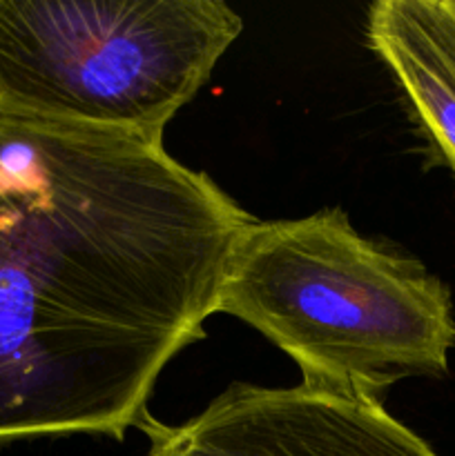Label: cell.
<instances>
[{"label": "cell", "mask_w": 455, "mask_h": 456, "mask_svg": "<svg viewBox=\"0 0 455 456\" xmlns=\"http://www.w3.org/2000/svg\"><path fill=\"white\" fill-rule=\"evenodd\" d=\"M254 221L161 136L0 107V444L141 428Z\"/></svg>", "instance_id": "1"}, {"label": "cell", "mask_w": 455, "mask_h": 456, "mask_svg": "<svg viewBox=\"0 0 455 456\" xmlns=\"http://www.w3.org/2000/svg\"><path fill=\"white\" fill-rule=\"evenodd\" d=\"M366 40L433 154L455 174V0H379Z\"/></svg>", "instance_id": "5"}, {"label": "cell", "mask_w": 455, "mask_h": 456, "mask_svg": "<svg viewBox=\"0 0 455 456\" xmlns=\"http://www.w3.org/2000/svg\"><path fill=\"white\" fill-rule=\"evenodd\" d=\"M241 29L219 0H0V107L163 138Z\"/></svg>", "instance_id": "3"}, {"label": "cell", "mask_w": 455, "mask_h": 456, "mask_svg": "<svg viewBox=\"0 0 455 456\" xmlns=\"http://www.w3.org/2000/svg\"><path fill=\"white\" fill-rule=\"evenodd\" d=\"M147 456H440L377 401L232 383L181 426L147 417Z\"/></svg>", "instance_id": "4"}, {"label": "cell", "mask_w": 455, "mask_h": 456, "mask_svg": "<svg viewBox=\"0 0 455 456\" xmlns=\"http://www.w3.org/2000/svg\"><path fill=\"white\" fill-rule=\"evenodd\" d=\"M217 312L284 350L303 387L377 403L401 379L444 377L455 347L449 288L364 239L339 208L254 221L228 261Z\"/></svg>", "instance_id": "2"}]
</instances>
